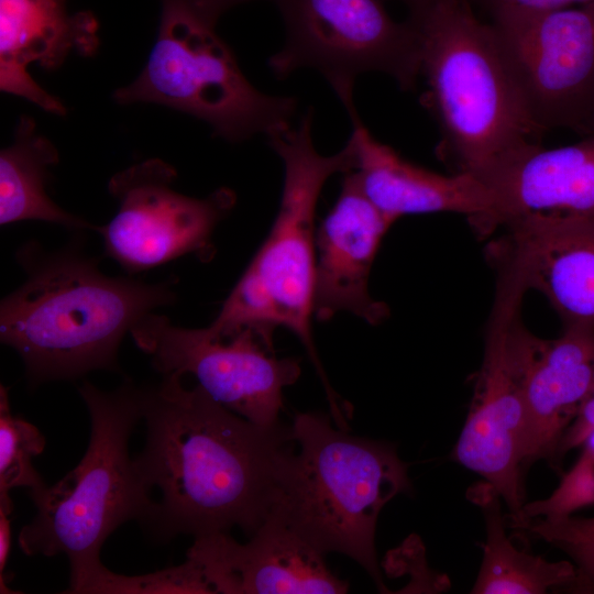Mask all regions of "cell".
Instances as JSON below:
<instances>
[{
    "mask_svg": "<svg viewBox=\"0 0 594 594\" xmlns=\"http://www.w3.org/2000/svg\"><path fill=\"white\" fill-rule=\"evenodd\" d=\"M182 375L142 386L145 444L133 458L152 494L141 524L157 542L240 528L249 538L270 516L282 466L293 452L292 425H257Z\"/></svg>",
    "mask_w": 594,
    "mask_h": 594,
    "instance_id": "obj_1",
    "label": "cell"
},
{
    "mask_svg": "<svg viewBox=\"0 0 594 594\" xmlns=\"http://www.w3.org/2000/svg\"><path fill=\"white\" fill-rule=\"evenodd\" d=\"M15 257L25 279L0 302V341L20 355L32 385L119 371L125 334L177 299L174 278L108 276L75 241L50 252L30 241Z\"/></svg>",
    "mask_w": 594,
    "mask_h": 594,
    "instance_id": "obj_2",
    "label": "cell"
},
{
    "mask_svg": "<svg viewBox=\"0 0 594 594\" xmlns=\"http://www.w3.org/2000/svg\"><path fill=\"white\" fill-rule=\"evenodd\" d=\"M420 45L422 103L438 122V157L481 182L543 134L530 121L490 22L470 0H441L410 14Z\"/></svg>",
    "mask_w": 594,
    "mask_h": 594,
    "instance_id": "obj_3",
    "label": "cell"
},
{
    "mask_svg": "<svg viewBox=\"0 0 594 594\" xmlns=\"http://www.w3.org/2000/svg\"><path fill=\"white\" fill-rule=\"evenodd\" d=\"M290 425L298 450L282 466L270 515L321 554L351 558L388 592L376 558V524L391 499L411 491L408 465L392 443L352 436L331 415L299 413Z\"/></svg>",
    "mask_w": 594,
    "mask_h": 594,
    "instance_id": "obj_4",
    "label": "cell"
},
{
    "mask_svg": "<svg viewBox=\"0 0 594 594\" xmlns=\"http://www.w3.org/2000/svg\"><path fill=\"white\" fill-rule=\"evenodd\" d=\"M78 393L90 418L87 450L57 483L30 495L36 514L18 536L26 556L67 557L66 593L85 592L105 569L100 552L108 537L129 520L142 524L153 504L129 453L142 420V387L125 380L102 391L84 381Z\"/></svg>",
    "mask_w": 594,
    "mask_h": 594,
    "instance_id": "obj_5",
    "label": "cell"
},
{
    "mask_svg": "<svg viewBox=\"0 0 594 594\" xmlns=\"http://www.w3.org/2000/svg\"><path fill=\"white\" fill-rule=\"evenodd\" d=\"M312 121L314 110L309 108L296 127L267 136L284 166L279 208L267 238L206 329L212 334H224L250 324L287 328L307 349L330 407L334 408L339 397L318 358L310 327L315 213L327 180L337 173L354 169V154L349 141L337 154H320L311 136Z\"/></svg>",
    "mask_w": 594,
    "mask_h": 594,
    "instance_id": "obj_6",
    "label": "cell"
},
{
    "mask_svg": "<svg viewBox=\"0 0 594 594\" xmlns=\"http://www.w3.org/2000/svg\"><path fill=\"white\" fill-rule=\"evenodd\" d=\"M158 33L130 85L114 91L121 105L152 102L207 122L213 135L242 142L292 125L298 101L256 89L244 76L218 19L195 0H161Z\"/></svg>",
    "mask_w": 594,
    "mask_h": 594,
    "instance_id": "obj_7",
    "label": "cell"
},
{
    "mask_svg": "<svg viewBox=\"0 0 594 594\" xmlns=\"http://www.w3.org/2000/svg\"><path fill=\"white\" fill-rule=\"evenodd\" d=\"M285 25V43L268 66L277 78L300 68L318 70L344 108L354 106L356 78L370 72L392 77L402 90L420 75L418 34L396 22L385 0H274Z\"/></svg>",
    "mask_w": 594,
    "mask_h": 594,
    "instance_id": "obj_8",
    "label": "cell"
},
{
    "mask_svg": "<svg viewBox=\"0 0 594 594\" xmlns=\"http://www.w3.org/2000/svg\"><path fill=\"white\" fill-rule=\"evenodd\" d=\"M494 267L497 284L485 329L483 360L452 457L498 492L512 528L524 531L528 524L521 482L527 411L521 362L512 329L528 289L510 266Z\"/></svg>",
    "mask_w": 594,
    "mask_h": 594,
    "instance_id": "obj_9",
    "label": "cell"
},
{
    "mask_svg": "<svg viewBox=\"0 0 594 594\" xmlns=\"http://www.w3.org/2000/svg\"><path fill=\"white\" fill-rule=\"evenodd\" d=\"M265 324L243 326L224 334L184 328L156 311L130 334L161 374L194 376L226 408L257 425L279 421L283 391L300 376L298 359L276 356Z\"/></svg>",
    "mask_w": 594,
    "mask_h": 594,
    "instance_id": "obj_10",
    "label": "cell"
},
{
    "mask_svg": "<svg viewBox=\"0 0 594 594\" xmlns=\"http://www.w3.org/2000/svg\"><path fill=\"white\" fill-rule=\"evenodd\" d=\"M532 124L594 134V2L490 22Z\"/></svg>",
    "mask_w": 594,
    "mask_h": 594,
    "instance_id": "obj_11",
    "label": "cell"
},
{
    "mask_svg": "<svg viewBox=\"0 0 594 594\" xmlns=\"http://www.w3.org/2000/svg\"><path fill=\"white\" fill-rule=\"evenodd\" d=\"M176 169L150 158L114 174L108 184L118 208L97 228L105 254L129 275L150 271L185 255L202 262L215 253L212 235L234 208L232 189L222 187L207 197L177 193Z\"/></svg>",
    "mask_w": 594,
    "mask_h": 594,
    "instance_id": "obj_12",
    "label": "cell"
},
{
    "mask_svg": "<svg viewBox=\"0 0 594 594\" xmlns=\"http://www.w3.org/2000/svg\"><path fill=\"white\" fill-rule=\"evenodd\" d=\"M490 243L491 262L512 266L563 324H594V216L524 215Z\"/></svg>",
    "mask_w": 594,
    "mask_h": 594,
    "instance_id": "obj_13",
    "label": "cell"
},
{
    "mask_svg": "<svg viewBox=\"0 0 594 594\" xmlns=\"http://www.w3.org/2000/svg\"><path fill=\"white\" fill-rule=\"evenodd\" d=\"M187 557L196 560L215 594H292L349 591L324 556L282 520L270 515L245 543L230 532L194 538Z\"/></svg>",
    "mask_w": 594,
    "mask_h": 594,
    "instance_id": "obj_14",
    "label": "cell"
},
{
    "mask_svg": "<svg viewBox=\"0 0 594 594\" xmlns=\"http://www.w3.org/2000/svg\"><path fill=\"white\" fill-rule=\"evenodd\" d=\"M394 222L363 193L353 170L345 173L340 194L316 231L312 318L350 312L370 324L389 316L372 297L369 279L382 239Z\"/></svg>",
    "mask_w": 594,
    "mask_h": 594,
    "instance_id": "obj_15",
    "label": "cell"
},
{
    "mask_svg": "<svg viewBox=\"0 0 594 594\" xmlns=\"http://www.w3.org/2000/svg\"><path fill=\"white\" fill-rule=\"evenodd\" d=\"M513 337L527 411L524 466L541 459L554 465L560 441L590 389L594 324H563L558 338L543 339L525 327L519 314L513 322Z\"/></svg>",
    "mask_w": 594,
    "mask_h": 594,
    "instance_id": "obj_16",
    "label": "cell"
},
{
    "mask_svg": "<svg viewBox=\"0 0 594 594\" xmlns=\"http://www.w3.org/2000/svg\"><path fill=\"white\" fill-rule=\"evenodd\" d=\"M354 174L366 197L393 222L406 215L457 212L479 233L493 202L485 184L469 174L442 175L415 165L372 135L355 105L345 109Z\"/></svg>",
    "mask_w": 594,
    "mask_h": 594,
    "instance_id": "obj_17",
    "label": "cell"
},
{
    "mask_svg": "<svg viewBox=\"0 0 594 594\" xmlns=\"http://www.w3.org/2000/svg\"><path fill=\"white\" fill-rule=\"evenodd\" d=\"M97 31L94 14H69L67 0H0V89L65 114L63 103L41 88L26 67L34 62L51 70L72 52L92 55L99 44Z\"/></svg>",
    "mask_w": 594,
    "mask_h": 594,
    "instance_id": "obj_18",
    "label": "cell"
},
{
    "mask_svg": "<svg viewBox=\"0 0 594 594\" xmlns=\"http://www.w3.org/2000/svg\"><path fill=\"white\" fill-rule=\"evenodd\" d=\"M482 183L493 207L481 238L524 215L594 216V134L560 147H529Z\"/></svg>",
    "mask_w": 594,
    "mask_h": 594,
    "instance_id": "obj_19",
    "label": "cell"
},
{
    "mask_svg": "<svg viewBox=\"0 0 594 594\" xmlns=\"http://www.w3.org/2000/svg\"><path fill=\"white\" fill-rule=\"evenodd\" d=\"M466 498L483 515L486 539L472 594H543L569 590L576 578L570 560L549 561L518 549L506 534V515L498 492L486 481L469 487Z\"/></svg>",
    "mask_w": 594,
    "mask_h": 594,
    "instance_id": "obj_20",
    "label": "cell"
},
{
    "mask_svg": "<svg viewBox=\"0 0 594 594\" xmlns=\"http://www.w3.org/2000/svg\"><path fill=\"white\" fill-rule=\"evenodd\" d=\"M58 158L54 144L36 133L34 120L22 116L13 143L0 152L1 226L35 220L73 231H97L98 226L66 211L47 195L48 169Z\"/></svg>",
    "mask_w": 594,
    "mask_h": 594,
    "instance_id": "obj_21",
    "label": "cell"
},
{
    "mask_svg": "<svg viewBox=\"0 0 594 594\" xmlns=\"http://www.w3.org/2000/svg\"><path fill=\"white\" fill-rule=\"evenodd\" d=\"M45 437L21 415L11 413L9 387L0 386V506L13 510L10 491L25 487L30 495L46 484L34 469L33 459L45 448Z\"/></svg>",
    "mask_w": 594,
    "mask_h": 594,
    "instance_id": "obj_22",
    "label": "cell"
},
{
    "mask_svg": "<svg viewBox=\"0 0 594 594\" xmlns=\"http://www.w3.org/2000/svg\"><path fill=\"white\" fill-rule=\"evenodd\" d=\"M524 531L568 556L576 571L570 592L594 594V516L531 518Z\"/></svg>",
    "mask_w": 594,
    "mask_h": 594,
    "instance_id": "obj_23",
    "label": "cell"
},
{
    "mask_svg": "<svg viewBox=\"0 0 594 594\" xmlns=\"http://www.w3.org/2000/svg\"><path fill=\"white\" fill-rule=\"evenodd\" d=\"M84 593H194L215 594L200 564L188 558L173 568L127 576L105 568Z\"/></svg>",
    "mask_w": 594,
    "mask_h": 594,
    "instance_id": "obj_24",
    "label": "cell"
},
{
    "mask_svg": "<svg viewBox=\"0 0 594 594\" xmlns=\"http://www.w3.org/2000/svg\"><path fill=\"white\" fill-rule=\"evenodd\" d=\"M581 448L579 458L549 496L525 503L524 513L528 521L537 517L570 515L594 505V431Z\"/></svg>",
    "mask_w": 594,
    "mask_h": 594,
    "instance_id": "obj_25",
    "label": "cell"
},
{
    "mask_svg": "<svg viewBox=\"0 0 594 594\" xmlns=\"http://www.w3.org/2000/svg\"><path fill=\"white\" fill-rule=\"evenodd\" d=\"M492 21L592 3L594 0H475Z\"/></svg>",
    "mask_w": 594,
    "mask_h": 594,
    "instance_id": "obj_26",
    "label": "cell"
},
{
    "mask_svg": "<svg viewBox=\"0 0 594 594\" xmlns=\"http://www.w3.org/2000/svg\"><path fill=\"white\" fill-rule=\"evenodd\" d=\"M594 431V355L592 376L586 398L574 421L563 435L557 450L554 465L560 463L563 457L582 446L585 439Z\"/></svg>",
    "mask_w": 594,
    "mask_h": 594,
    "instance_id": "obj_27",
    "label": "cell"
},
{
    "mask_svg": "<svg viewBox=\"0 0 594 594\" xmlns=\"http://www.w3.org/2000/svg\"><path fill=\"white\" fill-rule=\"evenodd\" d=\"M12 512L0 507V593H15L8 586L6 566L11 547V516Z\"/></svg>",
    "mask_w": 594,
    "mask_h": 594,
    "instance_id": "obj_28",
    "label": "cell"
},
{
    "mask_svg": "<svg viewBox=\"0 0 594 594\" xmlns=\"http://www.w3.org/2000/svg\"><path fill=\"white\" fill-rule=\"evenodd\" d=\"M200 7H202L208 13L216 19L224 13L230 8L255 0H195Z\"/></svg>",
    "mask_w": 594,
    "mask_h": 594,
    "instance_id": "obj_29",
    "label": "cell"
},
{
    "mask_svg": "<svg viewBox=\"0 0 594 594\" xmlns=\"http://www.w3.org/2000/svg\"><path fill=\"white\" fill-rule=\"evenodd\" d=\"M403 2L409 10L410 14H417L420 13L432 6L437 4L441 0H398Z\"/></svg>",
    "mask_w": 594,
    "mask_h": 594,
    "instance_id": "obj_30",
    "label": "cell"
}]
</instances>
